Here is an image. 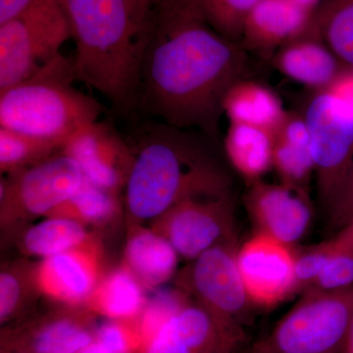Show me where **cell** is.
<instances>
[{"instance_id": "7402d4cb", "label": "cell", "mask_w": 353, "mask_h": 353, "mask_svg": "<svg viewBox=\"0 0 353 353\" xmlns=\"http://www.w3.org/2000/svg\"><path fill=\"white\" fill-rule=\"evenodd\" d=\"M145 288L123 265L104 274L85 308L109 320L136 321L143 312Z\"/></svg>"}, {"instance_id": "9c48e42d", "label": "cell", "mask_w": 353, "mask_h": 353, "mask_svg": "<svg viewBox=\"0 0 353 353\" xmlns=\"http://www.w3.org/2000/svg\"><path fill=\"white\" fill-rule=\"evenodd\" d=\"M238 248L236 236L192 260L179 274L178 287L217 319L241 327V320L254 305L239 272Z\"/></svg>"}, {"instance_id": "5bb4252c", "label": "cell", "mask_w": 353, "mask_h": 353, "mask_svg": "<svg viewBox=\"0 0 353 353\" xmlns=\"http://www.w3.org/2000/svg\"><path fill=\"white\" fill-rule=\"evenodd\" d=\"M63 152L75 160L90 182L124 192L134 154L127 139L110 123L95 121L81 128L67 139Z\"/></svg>"}, {"instance_id": "8fae6325", "label": "cell", "mask_w": 353, "mask_h": 353, "mask_svg": "<svg viewBox=\"0 0 353 353\" xmlns=\"http://www.w3.org/2000/svg\"><path fill=\"white\" fill-rule=\"evenodd\" d=\"M236 264L248 299L257 307H274L297 294L292 246L255 232L239 245Z\"/></svg>"}, {"instance_id": "484cf974", "label": "cell", "mask_w": 353, "mask_h": 353, "mask_svg": "<svg viewBox=\"0 0 353 353\" xmlns=\"http://www.w3.org/2000/svg\"><path fill=\"white\" fill-rule=\"evenodd\" d=\"M311 27L343 66L353 71V0H321Z\"/></svg>"}, {"instance_id": "603a6c76", "label": "cell", "mask_w": 353, "mask_h": 353, "mask_svg": "<svg viewBox=\"0 0 353 353\" xmlns=\"http://www.w3.org/2000/svg\"><path fill=\"white\" fill-rule=\"evenodd\" d=\"M274 134L250 125L231 123L224 139L228 161L248 183L273 168Z\"/></svg>"}, {"instance_id": "74e56055", "label": "cell", "mask_w": 353, "mask_h": 353, "mask_svg": "<svg viewBox=\"0 0 353 353\" xmlns=\"http://www.w3.org/2000/svg\"><path fill=\"white\" fill-rule=\"evenodd\" d=\"M77 353H111L109 352L108 348L104 347L101 343H99V341L94 340L90 345H88L87 347H83V350H81L80 352Z\"/></svg>"}, {"instance_id": "7a4b0ae2", "label": "cell", "mask_w": 353, "mask_h": 353, "mask_svg": "<svg viewBox=\"0 0 353 353\" xmlns=\"http://www.w3.org/2000/svg\"><path fill=\"white\" fill-rule=\"evenodd\" d=\"M127 141L134 154L123 196L130 223H152L187 199L232 196L231 176L214 150L218 139L145 119Z\"/></svg>"}, {"instance_id": "6da1fadb", "label": "cell", "mask_w": 353, "mask_h": 353, "mask_svg": "<svg viewBox=\"0 0 353 353\" xmlns=\"http://www.w3.org/2000/svg\"><path fill=\"white\" fill-rule=\"evenodd\" d=\"M250 70L248 51L216 32L194 0H154L132 114L218 139L225 97Z\"/></svg>"}, {"instance_id": "2e32d148", "label": "cell", "mask_w": 353, "mask_h": 353, "mask_svg": "<svg viewBox=\"0 0 353 353\" xmlns=\"http://www.w3.org/2000/svg\"><path fill=\"white\" fill-rule=\"evenodd\" d=\"M313 13L290 0H260L246 18L241 46L263 57L311 29Z\"/></svg>"}, {"instance_id": "8992f818", "label": "cell", "mask_w": 353, "mask_h": 353, "mask_svg": "<svg viewBox=\"0 0 353 353\" xmlns=\"http://www.w3.org/2000/svg\"><path fill=\"white\" fill-rule=\"evenodd\" d=\"M71 39L59 0H37L0 25V90L30 78Z\"/></svg>"}, {"instance_id": "7c38bea8", "label": "cell", "mask_w": 353, "mask_h": 353, "mask_svg": "<svg viewBox=\"0 0 353 353\" xmlns=\"http://www.w3.org/2000/svg\"><path fill=\"white\" fill-rule=\"evenodd\" d=\"M97 315L85 307L55 310L1 333V353H77L94 341Z\"/></svg>"}, {"instance_id": "e575fe53", "label": "cell", "mask_w": 353, "mask_h": 353, "mask_svg": "<svg viewBox=\"0 0 353 353\" xmlns=\"http://www.w3.org/2000/svg\"><path fill=\"white\" fill-rule=\"evenodd\" d=\"M138 353H192L189 348L179 340L178 336L172 332L168 325L141 347Z\"/></svg>"}, {"instance_id": "5b68a950", "label": "cell", "mask_w": 353, "mask_h": 353, "mask_svg": "<svg viewBox=\"0 0 353 353\" xmlns=\"http://www.w3.org/2000/svg\"><path fill=\"white\" fill-rule=\"evenodd\" d=\"M353 316V287L304 292L254 353H343Z\"/></svg>"}, {"instance_id": "9a60e30c", "label": "cell", "mask_w": 353, "mask_h": 353, "mask_svg": "<svg viewBox=\"0 0 353 353\" xmlns=\"http://www.w3.org/2000/svg\"><path fill=\"white\" fill-rule=\"evenodd\" d=\"M246 210L257 233L292 246L307 233L313 218L308 190L262 180L248 183Z\"/></svg>"}, {"instance_id": "1f68e13d", "label": "cell", "mask_w": 353, "mask_h": 353, "mask_svg": "<svg viewBox=\"0 0 353 353\" xmlns=\"http://www.w3.org/2000/svg\"><path fill=\"white\" fill-rule=\"evenodd\" d=\"M334 252L329 240L296 252L297 292H305L320 275Z\"/></svg>"}, {"instance_id": "d4e9b609", "label": "cell", "mask_w": 353, "mask_h": 353, "mask_svg": "<svg viewBox=\"0 0 353 353\" xmlns=\"http://www.w3.org/2000/svg\"><path fill=\"white\" fill-rule=\"evenodd\" d=\"M123 206L124 201L119 192L103 189L83 179L75 194L46 217L66 218L88 228H102L119 219Z\"/></svg>"}, {"instance_id": "e0dca14e", "label": "cell", "mask_w": 353, "mask_h": 353, "mask_svg": "<svg viewBox=\"0 0 353 353\" xmlns=\"http://www.w3.org/2000/svg\"><path fill=\"white\" fill-rule=\"evenodd\" d=\"M178 253L162 234L130 223L122 264L145 290L164 287L176 275Z\"/></svg>"}, {"instance_id": "52a82bcc", "label": "cell", "mask_w": 353, "mask_h": 353, "mask_svg": "<svg viewBox=\"0 0 353 353\" xmlns=\"http://www.w3.org/2000/svg\"><path fill=\"white\" fill-rule=\"evenodd\" d=\"M310 138L318 196L326 210L353 165V102L317 90L303 115Z\"/></svg>"}, {"instance_id": "f35d334b", "label": "cell", "mask_w": 353, "mask_h": 353, "mask_svg": "<svg viewBox=\"0 0 353 353\" xmlns=\"http://www.w3.org/2000/svg\"><path fill=\"white\" fill-rule=\"evenodd\" d=\"M290 1L294 2V3L297 4L299 6L303 7V9L309 11V12L313 13L314 12V9L317 8V6H319L321 0H290Z\"/></svg>"}, {"instance_id": "4dcf8cb0", "label": "cell", "mask_w": 353, "mask_h": 353, "mask_svg": "<svg viewBox=\"0 0 353 353\" xmlns=\"http://www.w3.org/2000/svg\"><path fill=\"white\" fill-rule=\"evenodd\" d=\"M94 339L111 353H138L143 345L137 320L108 319L97 327Z\"/></svg>"}, {"instance_id": "277c9868", "label": "cell", "mask_w": 353, "mask_h": 353, "mask_svg": "<svg viewBox=\"0 0 353 353\" xmlns=\"http://www.w3.org/2000/svg\"><path fill=\"white\" fill-rule=\"evenodd\" d=\"M75 81L73 59L60 53L30 78L0 90V127L66 143L105 111L74 88Z\"/></svg>"}, {"instance_id": "ba28073f", "label": "cell", "mask_w": 353, "mask_h": 353, "mask_svg": "<svg viewBox=\"0 0 353 353\" xmlns=\"http://www.w3.org/2000/svg\"><path fill=\"white\" fill-rule=\"evenodd\" d=\"M83 179L79 164L63 152L7 174L0 183L2 228L19 227L28 220L46 217L75 194Z\"/></svg>"}, {"instance_id": "ac0fdd59", "label": "cell", "mask_w": 353, "mask_h": 353, "mask_svg": "<svg viewBox=\"0 0 353 353\" xmlns=\"http://www.w3.org/2000/svg\"><path fill=\"white\" fill-rule=\"evenodd\" d=\"M273 62L288 78L316 90L331 88L343 66L313 31L279 48Z\"/></svg>"}, {"instance_id": "4fadbf2b", "label": "cell", "mask_w": 353, "mask_h": 353, "mask_svg": "<svg viewBox=\"0 0 353 353\" xmlns=\"http://www.w3.org/2000/svg\"><path fill=\"white\" fill-rule=\"evenodd\" d=\"M104 274L99 238L80 248L41 259L34 267L39 294L65 307H85Z\"/></svg>"}, {"instance_id": "836d02e7", "label": "cell", "mask_w": 353, "mask_h": 353, "mask_svg": "<svg viewBox=\"0 0 353 353\" xmlns=\"http://www.w3.org/2000/svg\"><path fill=\"white\" fill-rule=\"evenodd\" d=\"M330 227L340 230L353 217V165L336 196L326 209Z\"/></svg>"}, {"instance_id": "4316f807", "label": "cell", "mask_w": 353, "mask_h": 353, "mask_svg": "<svg viewBox=\"0 0 353 353\" xmlns=\"http://www.w3.org/2000/svg\"><path fill=\"white\" fill-rule=\"evenodd\" d=\"M65 143L0 127V170L9 174L38 164L63 152Z\"/></svg>"}, {"instance_id": "d6a6232c", "label": "cell", "mask_w": 353, "mask_h": 353, "mask_svg": "<svg viewBox=\"0 0 353 353\" xmlns=\"http://www.w3.org/2000/svg\"><path fill=\"white\" fill-rule=\"evenodd\" d=\"M352 287H353V255L334 250L320 275L305 292H336V290L350 289Z\"/></svg>"}, {"instance_id": "d590c367", "label": "cell", "mask_w": 353, "mask_h": 353, "mask_svg": "<svg viewBox=\"0 0 353 353\" xmlns=\"http://www.w3.org/2000/svg\"><path fill=\"white\" fill-rule=\"evenodd\" d=\"M334 250L353 255V217L329 239Z\"/></svg>"}, {"instance_id": "cb8c5ba5", "label": "cell", "mask_w": 353, "mask_h": 353, "mask_svg": "<svg viewBox=\"0 0 353 353\" xmlns=\"http://www.w3.org/2000/svg\"><path fill=\"white\" fill-rule=\"evenodd\" d=\"M90 228L61 217H43L26 227L18 238L20 252L27 256L44 259L87 245L97 240Z\"/></svg>"}, {"instance_id": "d6986e66", "label": "cell", "mask_w": 353, "mask_h": 353, "mask_svg": "<svg viewBox=\"0 0 353 353\" xmlns=\"http://www.w3.org/2000/svg\"><path fill=\"white\" fill-rule=\"evenodd\" d=\"M167 325L192 353H238L245 341L241 327L221 321L194 301Z\"/></svg>"}, {"instance_id": "f1b7e54d", "label": "cell", "mask_w": 353, "mask_h": 353, "mask_svg": "<svg viewBox=\"0 0 353 353\" xmlns=\"http://www.w3.org/2000/svg\"><path fill=\"white\" fill-rule=\"evenodd\" d=\"M260 0H194L201 15L216 32L241 43L246 18Z\"/></svg>"}, {"instance_id": "30bf717a", "label": "cell", "mask_w": 353, "mask_h": 353, "mask_svg": "<svg viewBox=\"0 0 353 353\" xmlns=\"http://www.w3.org/2000/svg\"><path fill=\"white\" fill-rule=\"evenodd\" d=\"M150 227L171 243L181 259L192 261L236 238L232 196L187 199L150 223Z\"/></svg>"}, {"instance_id": "3957f363", "label": "cell", "mask_w": 353, "mask_h": 353, "mask_svg": "<svg viewBox=\"0 0 353 353\" xmlns=\"http://www.w3.org/2000/svg\"><path fill=\"white\" fill-rule=\"evenodd\" d=\"M75 41L77 81L131 115L154 0H59Z\"/></svg>"}, {"instance_id": "83f0119b", "label": "cell", "mask_w": 353, "mask_h": 353, "mask_svg": "<svg viewBox=\"0 0 353 353\" xmlns=\"http://www.w3.org/2000/svg\"><path fill=\"white\" fill-rule=\"evenodd\" d=\"M34 265L17 262L3 267L0 273V323L6 325L20 318L30 299L39 294L34 279Z\"/></svg>"}, {"instance_id": "f546056e", "label": "cell", "mask_w": 353, "mask_h": 353, "mask_svg": "<svg viewBox=\"0 0 353 353\" xmlns=\"http://www.w3.org/2000/svg\"><path fill=\"white\" fill-rule=\"evenodd\" d=\"M190 301L185 290L159 288L153 290V294L146 299L143 312L137 319L139 333L145 347L153 336L167 324Z\"/></svg>"}, {"instance_id": "ab89813d", "label": "cell", "mask_w": 353, "mask_h": 353, "mask_svg": "<svg viewBox=\"0 0 353 353\" xmlns=\"http://www.w3.org/2000/svg\"><path fill=\"white\" fill-rule=\"evenodd\" d=\"M343 353H353V316L350 332H348L347 343H345V352H343Z\"/></svg>"}, {"instance_id": "ffe728a7", "label": "cell", "mask_w": 353, "mask_h": 353, "mask_svg": "<svg viewBox=\"0 0 353 353\" xmlns=\"http://www.w3.org/2000/svg\"><path fill=\"white\" fill-rule=\"evenodd\" d=\"M274 139L273 168L281 181L308 190L315 164L303 116L288 112Z\"/></svg>"}, {"instance_id": "44dd1931", "label": "cell", "mask_w": 353, "mask_h": 353, "mask_svg": "<svg viewBox=\"0 0 353 353\" xmlns=\"http://www.w3.org/2000/svg\"><path fill=\"white\" fill-rule=\"evenodd\" d=\"M223 110L231 123L261 128L274 136L288 113L275 92L250 79L240 81L229 90Z\"/></svg>"}, {"instance_id": "8d00e7d4", "label": "cell", "mask_w": 353, "mask_h": 353, "mask_svg": "<svg viewBox=\"0 0 353 353\" xmlns=\"http://www.w3.org/2000/svg\"><path fill=\"white\" fill-rule=\"evenodd\" d=\"M37 0H0V25L19 15Z\"/></svg>"}]
</instances>
